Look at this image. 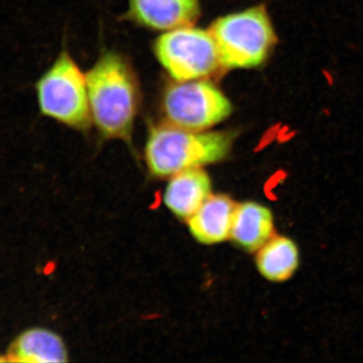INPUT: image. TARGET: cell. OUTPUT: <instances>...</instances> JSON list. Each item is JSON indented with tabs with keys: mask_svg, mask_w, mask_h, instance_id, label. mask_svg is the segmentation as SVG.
I'll use <instances>...</instances> for the list:
<instances>
[{
	"mask_svg": "<svg viewBox=\"0 0 363 363\" xmlns=\"http://www.w3.org/2000/svg\"><path fill=\"white\" fill-rule=\"evenodd\" d=\"M6 357L11 362L59 363L69 360L63 339L44 328L23 332L11 344Z\"/></svg>",
	"mask_w": 363,
	"mask_h": 363,
	"instance_id": "cell-11",
	"label": "cell"
},
{
	"mask_svg": "<svg viewBox=\"0 0 363 363\" xmlns=\"http://www.w3.org/2000/svg\"><path fill=\"white\" fill-rule=\"evenodd\" d=\"M233 104L218 88L206 80L179 82L167 90L164 111L173 125L204 131L230 116Z\"/></svg>",
	"mask_w": 363,
	"mask_h": 363,
	"instance_id": "cell-6",
	"label": "cell"
},
{
	"mask_svg": "<svg viewBox=\"0 0 363 363\" xmlns=\"http://www.w3.org/2000/svg\"><path fill=\"white\" fill-rule=\"evenodd\" d=\"M35 88L42 116L74 130L90 128L92 116L86 76L66 50L38 79Z\"/></svg>",
	"mask_w": 363,
	"mask_h": 363,
	"instance_id": "cell-4",
	"label": "cell"
},
{
	"mask_svg": "<svg viewBox=\"0 0 363 363\" xmlns=\"http://www.w3.org/2000/svg\"><path fill=\"white\" fill-rule=\"evenodd\" d=\"M162 67L178 82L208 77L221 67L218 50L209 32L182 26L164 33L155 44Z\"/></svg>",
	"mask_w": 363,
	"mask_h": 363,
	"instance_id": "cell-5",
	"label": "cell"
},
{
	"mask_svg": "<svg viewBox=\"0 0 363 363\" xmlns=\"http://www.w3.org/2000/svg\"><path fill=\"white\" fill-rule=\"evenodd\" d=\"M236 205L228 195H210L187 219L191 235L205 245H218L229 240Z\"/></svg>",
	"mask_w": 363,
	"mask_h": 363,
	"instance_id": "cell-7",
	"label": "cell"
},
{
	"mask_svg": "<svg viewBox=\"0 0 363 363\" xmlns=\"http://www.w3.org/2000/svg\"><path fill=\"white\" fill-rule=\"evenodd\" d=\"M255 253L257 271L272 283H285L295 276L300 267V247L289 236L274 234Z\"/></svg>",
	"mask_w": 363,
	"mask_h": 363,
	"instance_id": "cell-12",
	"label": "cell"
},
{
	"mask_svg": "<svg viewBox=\"0 0 363 363\" xmlns=\"http://www.w3.org/2000/svg\"><path fill=\"white\" fill-rule=\"evenodd\" d=\"M91 116L101 135L130 143L138 107L135 76L123 58L107 52L86 74Z\"/></svg>",
	"mask_w": 363,
	"mask_h": 363,
	"instance_id": "cell-1",
	"label": "cell"
},
{
	"mask_svg": "<svg viewBox=\"0 0 363 363\" xmlns=\"http://www.w3.org/2000/svg\"><path fill=\"white\" fill-rule=\"evenodd\" d=\"M233 131H193L173 124L155 126L145 145L150 175L169 177L189 169L203 168L225 160L233 149Z\"/></svg>",
	"mask_w": 363,
	"mask_h": 363,
	"instance_id": "cell-2",
	"label": "cell"
},
{
	"mask_svg": "<svg viewBox=\"0 0 363 363\" xmlns=\"http://www.w3.org/2000/svg\"><path fill=\"white\" fill-rule=\"evenodd\" d=\"M276 234L272 209L257 201L236 205L230 238L236 247L247 252H257Z\"/></svg>",
	"mask_w": 363,
	"mask_h": 363,
	"instance_id": "cell-9",
	"label": "cell"
},
{
	"mask_svg": "<svg viewBox=\"0 0 363 363\" xmlns=\"http://www.w3.org/2000/svg\"><path fill=\"white\" fill-rule=\"evenodd\" d=\"M212 194V181L202 168L189 169L169 177L164 193L167 208L187 221Z\"/></svg>",
	"mask_w": 363,
	"mask_h": 363,
	"instance_id": "cell-8",
	"label": "cell"
},
{
	"mask_svg": "<svg viewBox=\"0 0 363 363\" xmlns=\"http://www.w3.org/2000/svg\"><path fill=\"white\" fill-rule=\"evenodd\" d=\"M198 0H130V16L155 30L192 25L199 18Z\"/></svg>",
	"mask_w": 363,
	"mask_h": 363,
	"instance_id": "cell-10",
	"label": "cell"
},
{
	"mask_svg": "<svg viewBox=\"0 0 363 363\" xmlns=\"http://www.w3.org/2000/svg\"><path fill=\"white\" fill-rule=\"evenodd\" d=\"M210 35L218 50L222 67L255 68L264 64L277 43L276 33L264 6L217 18Z\"/></svg>",
	"mask_w": 363,
	"mask_h": 363,
	"instance_id": "cell-3",
	"label": "cell"
}]
</instances>
